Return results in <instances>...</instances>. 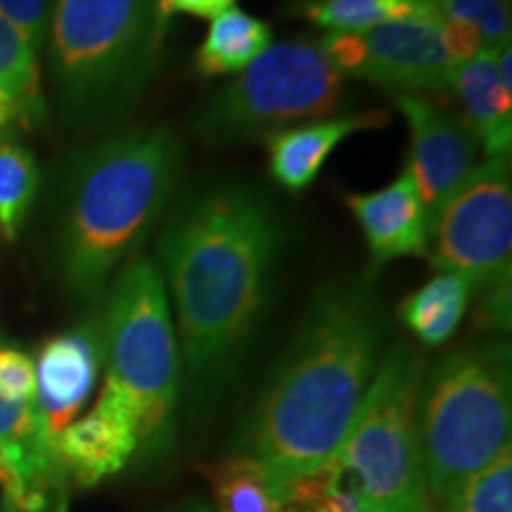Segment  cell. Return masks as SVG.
Here are the masks:
<instances>
[{
	"instance_id": "cell-17",
	"label": "cell",
	"mask_w": 512,
	"mask_h": 512,
	"mask_svg": "<svg viewBox=\"0 0 512 512\" xmlns=\"http://www.w3.org/2000/svg\"><path fill=\"white\" fill-rule=\"evenodd\" d=\"M271 46V24L240 8H230L211 19L207 36L195 57L200 76L240 74Z\"/></svg>"
},
{
	"instance_id": "cell-20",
	"label": "cell",
	"mask_w": 512,
	"mask_h": 512,
	"mask_svg": "<svg viewBox=\"0 0 512 512\" xmlns=\"http://www.w3.org/2000/svg\"><path fill=\"white\" fill-rule=\"evenodd\" d=\"M204 477L214 496V512H287L266 467L245 453L204 467Z\"/></svg>"
},
{
	"instance_id": "cell-13",
	"label": "cell",
	"mask_w": 512,
	"mask_h": 512,
	"mask_svg": "<svg viewBox=\"0 0 512 512\" xmlns=\"http://www.w3.org/2000/svg\"><path fill=\"white\" fill-rule=\"evenodd\" d=\"M138 453V420L131 401L112 382L102 384L93 408L60 434L55 456L64 475L83 486L119 475Z\"/></svg>"
},
{
	"instance_id": "cell-27",
	"label": "cell",
	"mask_w": 512,
	"mask_h": 512,
	"mask_svg": "<svg viewBox=\"0 0 512 512\" xmlns=\"http://www.w3.org/2000/svg\"><path fill=\"white\" fill-rule=\"evenodd\" d=\"M0 491L5 496V508H8V512H31L22 484H19L15 470L8 465V460L3 458V453H0Z\"/></svg>"
},
{
	"instance_id": "cell-8",
	"label": "cell",
	"mask_w": 512,
	"mask_h": 512,
	"mask_svg": "<svg viewBox=\"0 0 512 512\" xmlns=\"http://www.w3.org/2000/svg\"><path fill=\"white\" fill-rule=\"evenodd\" d=\"M344 100V74L318 41L268 46L211 98L195 131L214 143L266 138L297 121L332 117Z\"/></svg>"
},
{
	"instance_id": "cell-3",
	"label": "cell",
	"mask_w": 512,
	"mask_h": 512,
	"mask_svg": "<svg viewBox=\"0 0 512 512\" xmlns=\"http://www.w3.org/2000/svg\"><path fill=\"white\" fill-rule=\"evenodd\" d=\"M183 147L169 128H131L76 155L62 178L57 264L69 292L93 299L174 195Z\"/></svg>"
},
{
	"instance_id": "cell-4",
	"label": "cell",
	"mask_w": 512,
	"mask_h": 512,
	"mask_svg": "<svg viewBox=\"0 0 512 512\" xmlns=\"http://www.w3.org/2000/svg\"><path fill=\"white\" fill-rule=\"evenodd\" d=\"M162 29L155 0H55L46 41L64 117H119L155 74Z\"/></svg>"
},
{
	"instance_id": "cell-22",
	"label": "cell",
	"mask_w": 512,
	"mask_h": 512,
	"mask_svg": "<svg viewBox=\"0 0 512 512\" xmlns=\"http://www.w3.org/2000/svg\"><path fill=\"white\" fill-rule=\"evenodd\" d=\"M437 512H512L510 448L470 477Z\"/></svg>"
},
{
	"instance_id": "cell-26",
	"label": "cell",
	"mask_w": 512,
	"mask_h": 512,
	"mask_svg": "<svg viewBox=\"0 0 512 512\" xmlns=\"http://www.w3.org/2000/svg\"><path fill=\"white\" fill-rule=\"evenodd\" d=\"M235 0H157V12L166 24L171 15H190L200 19H214L221 12L233 8Z\"/></svg>"
},
{
	"instance_id": "cell-19",
	"label": "cell",
	"mask_w": 512,
	"mask_h": 512,
	"mask_svg": "<svg viewBox=\"0 0 512 512\" xmlns=\"http://www.w3.org/2000/svg\"><path fill=\"white\" fill-rule=\"evenodd\" d=\"M439 0H297L292 15L304 17L328 34L375 29L411 17L439 15Z\"/></svg>"
},
{
	"instance_id": "cell-6",
	"label": "cell",
	"mask_w": 512,
	"mask_h": 512,
	"mask_svg": "<svg viewBox=\"0 0 512 512\" xmlns=\"http://www.w3.org/2000/svg\"><path fill=\"white\" fill-rule=\"evenodd\" d=\"M425 358L396 344L377 363L342 444L328 458L363 508L434 512L422 467L418 403Z\"/></svg>"
},
{
	"instance_id": "cell-12",
	"label": "cell",
	"mask_w": 512,
	"mask_h": 512,
	"mask_svg": "<svg viewBox=\"0 0 512 512\" xmlns=\"http://www.w3.org/2000/svg\"><path fill=\"white\" fill-rule=\"evenodd\" d=\"M102 363V328L95 320L50 337L36 358V408L50 444L91 399Z\"/></svg>"
},
{
	"instance_id": "cell-11",
	"label": "cell",
	"mask_w": 512,
	"mask_h": 512,
	"mask_svg": "<svg viewBox=\"0 0 512 512\" xmlns=\"http://www.w3.org/2000/svg\"><path fill=\"white\" fill-rule=\"evenodd\" d=\"M396 107L411 131V171L427 221L437 216L448 197L475 169L477 140L456 112L413 93L396 95Z\"/></svg>"
},
{
	"instance_id": "cell-5",
	"label": "cell",
	"mask_w": 512,
	"mask_h": 512,
	"mask_svg": "<svg viewBox=\"0 0 512 512\" xmlns=\"http://www.w3.org/2000/svg\"><path fill=\"white\" fill-rule=\"evenodd\" d=\"M512 375L508 342L451 351L425 373L418 432L432 505L510 448Z\"/></svg>"
},
{
	"instance_id": "cell-25",
	"label": "cell",
	"mask_w": 512,
	"mask_h": 512,
	"mask_svg": "<svg viewBox=\"0 0 512 512\" xmlns=\"http://www.w3.org/2000/svg\"><path fill=\"white\" fill-rule=\"evenodd\" d=\"M477 313L475 320L477 325L486 332H508L510 330V278L498 280L496 285L486 287L479 292Z\"/></svg>"
},
{
	"instance_id": "cell-16",
	"label": "cell",
	"mask_w": 512,
	"mask_h": 512,
	"mask_svg": "<svg viewBox=\"0 0 512 512\" xmlns=\"http://www.w3.org/2000/svg\"><path fill=\"white\" fill-rule=\"evenodd\" d=\"M389 114L358 112L339 117L313 119L306 124L280 128L264 138L268 152V174L280 188L302 192L316 181L320 169L339 143L361 131H373L387 124Z\"/></svg>"
},
{
	"instance_id": "cell-18",
	"label": "cell",
	"mask_w": 512,
	"mask_h": 512,
	"mask_svg": "<svg viewBox=\"0 0 512 512\" xmlns=\"http://www.w3.org/2000/svg\"><path fill=\"white\" fill-rule=\"evenodd\" d=\"M472 287L453 273H437L430 283L403 299L399 316L427 347H439L453 337L470 304Z\"/></svg>"
},
{
	"instance_id": "cell-9",
	"label": "cell",
	"mask_w": 512,
	"mask_h": 512,
	"mask_svg": "<svg viewBox=\"0 0 512 512\" xmlns=\"http://www.w3.org/2000/svg\"><path fill=\"white\" fill-rule=\"evenodd\" d=\"M510 157L477 164L444 202L430 228L432 268L463 278L482 292L510 278L512 268Z\"/></svg>"
},
{
	"instance_id": "cell-2",
	"label": "cell",
	"mask_w": 512,
	"mask_h": 512,
	"mask_svg": "<svg viewBox=\"0 0 512 512\" xmlns=\"http://www.w3.org/2000/svg\"><path fill=\"white\" fill-rule=\"evenodd\" d=\"M280 223L264 197L214 188L183 204L157 245L192 392L214 387L264 311Z\"/></svg>"
},
{
	"instance_id": "cell-15",
	"label": "cell",
	"mask_w": 512,
	"mask_h": 512,
	"mask_svg": "<svg viewBox=\"0 0 512 512\" xmlns=\"http://www.w3.org/2000/svg\"><path fill=\"white\" fill-rule=\"evenodd\" d=\"M347 207L363 230L375 266L430 254V221L408 166L382 190L347 195Z\"/></svg>"
},
{
	"instance_id": "cell-1",
	"label": "cell",
	"mask_w": 512,
	"mask_h": 512,
	"mask_svg": "<svg viewBox=\"0 0 512 512\" xmlns=\"http://www.w3.org/2000/svg\"><path fill=\"white\" fill-rule=\"evenodd\" d=\"M382 339L370 280L330 283L316 294L240 434V453L266 467L283 498L342 444L380 363Z\"/></svg>"
},
{
	"instance_id": "cell-10",
	"label": "cell",
	"mask_w": 512,
	"mask_h": 512,
	"mask_svg": "<svg viewBox=\"0 0 512 512\" xmlns=\"http://www.w3.org/2000/svg\"><path fill=\"white\" fill-rule=\"evenodd\" d=\"M318 43L344 76L389 91H444L458 67L441 12L366 31L328 34Z\"/></svg>"
},
{
	"instance_id": "cell-29",
	"label": "cell",
	"mask_w": 512,
	"mask_h": 512,
	"mask_svg": "<svg viewBox=\"0 0 512 512\" xmlns=\"http://www.w3.org/2000/svg\"><path fill=\"white\" fill-rule=\"evenodd\" d=\"M55 512H69V496L60 494V501L55 505Z\"/></svg>"
},
{
	"instance_id": "cell-14",
	"label": "cell",
	"mask_w": 512,
	"mask_h": 512,
	"mask_svg": "<svg viewBox=\"0 0 512 512\" xmlns=\"http://www.w3.org/2000/svg\"><path fill=\"white\" fill-rule=\"evenodd\" d=\"M458 100L456 112L482 147L486 159L510 157L512 145V50L482 48L460 62L448 83Z\"/></svg>"
},
{
	"instance_id": "cell-21",
	"label": "cell",
	"mask_w": 512,
	"mask_h": 512,
	"mask_svg": "<svg viewBox=\"0 0 512 512\" xmlns=\"http://www.w3.org/2000/svg\"><path fill=\"white\" fill-rule=\"evenodd\" d=\"M41 171L27 147L0 138V238L15 242L34 207Z\"/></svg>"
},
{
	"instance_id": "cell-23",
	"label": "cell",
	"mask_w": 512,
	"mask_h": 512,
	"mask_svg": "<svg viewBox=\"0 0 512 512\" xmlns=\"http://www.w3.org/2000/svg\"><path fill=\"white\" fill-rule=\"evenodd\" d=\"M441 15L479 36L484 48L510 46V0H439Z\"/></svg>"
},
{
	"instance_id": "cell-30",
	"label": "cell",
	"mask_w": 512,
	"mask_h": 512,
	"mask_svg": "<svg viewBox=\"0 0 512 512\" xmlns=\"http://www.w3.org/2000/svg\"><path fill=\"white\" fill-rule=\"evenodd\" d=\"M356 512H377V510H370V508H361V510H356Z\"/></svg>"
},
{
	"instance_id": "cell-24",
	"label": "cell",
	"mask_w": 512,
	"mask_h": 512,
	"mask_svg": "<svg viewBox=\"0 0 512 512\" xmlns=\"http://www.w3.org/2000/svg\"><path fill=\"white\" fill-rule=\"evenodd\" d=\"M53 8L55 0H0V19L12 24L38 53L46 46Z\"/></svg>"
},
{
	"instance_id": "cell-28",
	"label": "cell",
	"mask_w": 512,
	"mask_h": 512,
	"mask_svg": "<svg viewBox=\"0 0 512 512\" xmlns=\"http://www.w3.org/2000/svg\"><path fill=\"white\" fill-rule=\"evenodd\" d=\"M183 512H214V508H209V505H204V503H192Z\"/></svg>"
},
{
	"instance_id": "cell-7",
	"label": "cell",
	"mask_w": 512,
	"mask_h": 512,
	"mask_svg": "<svg viewBox=\"0 0 512 512\" xmlns=\"http://www.w3.org/2000/svg\"><path fill=\"white\" fill-rule=\"evenodd\" d=\"M100 328L107 382L136 411L138 451L164 453L174 437L181 349L155 261H128L114 280Z\"/></svg>"
}]
</instances>
